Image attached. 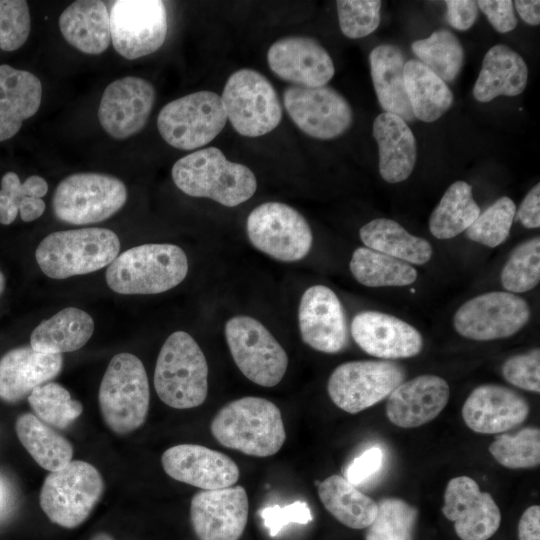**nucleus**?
I'll use <instances>...</instances> for the list:
<instances>
[{
  "label": "nucleus",
  "instance_id": "obj_35",
  "mask_svg": "<svg viewBox=\"0 0 540 540\" xmlns=\"http://www.w3.org/2000/svg\"><path fill=\"white\" fill-rule=\"evenodd\" d=\"M406 93L415 118L434 122L445 114L453 103L447 84L418 60L405 63Z\"/></svg>",
  "mask_w": 540,
  "mask_h": 540
},
{
  "label": "nucleus",
  "instance_id": "obj_16",
  "mask_svg": "<svg viewBox=\"0 0 540 540\" xmlns=\"http://www.w3.org/2000/svg\"><path fill=\"white\" fill-rule=\"evenodd\" d=\"M283 101L297 127L316 139L339 137L353 122V112L348 101L327 85L288 86L283 92Z\"/></svg>",
  "mask_w": 540,
  "mask_h": 540
},
{
  "label": "nucleus",
  "instance_id": "obj_33",
  "mask_svg": "<svg viewBox=\"0 0 540 540\" xmlns=\"http://www.w3.org/2000/svg\"><path fill=\"white\" fill-rule=\"evenodd\" d=\"M359 236L366 247L409 264L423 265L433 254L429 241L388 218L369 221L360 228Z\"/></svg>",
  "mask_w": 540,
  "mask_h": 540
},
{
  "label": "nucleus",
  "instance_id": "obj_3",
  "mask_svg": "<svg viewBox=\"0 0 540 540\" xmlns=\"http://www.w3.org/2000/svg\"><path fill=\"white\" fill-rule=\"evenodd\" d=\"M188 259L175 244L154 243L132 247L108 266V287L119 294H158L179 285L187 276Z\"/></svg>",
  "mask_w": 540,
  "mask_h": 540
},
{
  "label": "nucleus",
  "instance_id": "obj_49",
  "mask_svg": "<svg viewBox=\"0 0 540 540\" xmlns=\"http://www.w3.org/2000/svg\"><path fill=\"white\" fill-rule=\"evenodd\" d=\"M1 190L4 191L19 211L21 201L26 197L42 198L48 191L46 180L38 175L28 177L20 182L15 172H7L1 180Z\"/></svg>",
  "mask_w": 540,
  "mask_h": 540
},
{
  "label": "nucleus",
  "instance_id": "obj_14",
  "mask_svg": "<svg viewBox=\"0 0 540 540\" xmlns=\"http://www.w3.org/2000/svg\"><path fill=\"white\" fill-rule=\"evenodd\" d=\"M530 315L525 299L507 291H491L464 302L454 313L453 326L467 339L491 341L515 335Z\"/></svg>",
  "mask_w": 540,
  "mask_h": 540
},
{
  "label": "nucleus",
  "instance_id": "obj_5",
  "mask_svg": "<svg viewBox=\"0 0 540 540\" xmlns=\"http://www.w3.org/2000/svg\"><path fill=\"white\" fill-rule=\"evenodd\" d=\"M160 400L175 409L198 407L208 393V365L195 339L184 331L172 333L162 345L154 371Z\"/></svg>",
  "mask_w": 540,
  "mask_h": 540
},
{
  "label": "nucleus",
  "instance_id": "obj_32",
  "mask_svg": "<svg viewBox=\"0 0 540 540\" xmlns=\"http://www.w3.org/2000/svg\"><path fill=\"white\" fill-rule=\"evenodd\" d=\"M94 331L92 317L82 309L67 307L43 320L30 336V346L46 354H62L82 348Z\"/></svg>",
  "mask_w": 540,
  "mask_h": 540
},
{
  "label": "nucleus",
  "instance_id": "obj_9",
  "mask_svg": "<svg viewBox=\"0 0 540 540\" xmlns=\"http://www.w3.org/2000/svg\"><path fill=\"white\" fill-rule=\"evenodd\" d=\"M226 121L221 96L198 91L167 103L159 112L157 128L170 146L193 150L211 142Z\"/></svg>",
  "mask_w": 540,
  "mask_h": 540
},
{
  "label": "nucleus",
  "instance_id": "obj_53",
  "mask_svg": "<svg viewBox=\"0 0 540 540\" xmlns=\"http://www.w3.org/2000/svg\"><path fill=\"white\" fill-rule=\"evenodd\" d=\"M515 215L525 228L540 227V183H537L526 194Z\"/></svg>",
  "mask_w": 540,
  "mask_h": 540
},
{
  "label": "nucleus",
  "instance_id": "obj_23",
  "mask_svg": "<svg viewBox=\"0 0 540 540\" xmlns=\"http://www.w3.org/2000/svg\"><path fill=\"white\" fill-rule=\"evenodd\" d=\"M267 61L276 76L299 86H324L335 73L329 53L310 37L291 36L276 41L268 50Z\"/></svg>",
  "mask_w": 540,
  "mask_h": 540
},
{
  "label": "nucleus",
  "instance_id": "obj_54",
  "mask_svg": "<svg viewBox=\"0 0 540 540\" xmlns=\"http://www.w3.org/2000/svg\"><path fill=\"white\" fill-rule=\"evenodd\" d=\"M519 540H540V506L532 505L522 514L518 525Z\"/></svg>",
  "mask_w": 540,
  "mask_h": 540
},
{
  "label": "nucleus",
  "instance_id": "obj_43",
  "mask_svg": "<svg viewBox=\"0 0 540 540\" xmlns=\"http://www.w3.org/2000/svg\"><path fill=\"white\" fill-rule=\"evenodd\" d=\"M493 458L509 469H527L540 464V430L526 427L514 435L501 434L489 445Z\"/></svg>",
  "mask_w": 540,
  "mask_h": 540
},
{
  "label": "nucleus",
  "instance_id": "obj_24",
  "mask_svg": "<svg viewBox=\"0 0 540 540\" xmlns=\"http://www.w3.org/2000/svg\"><path fill=\"white\" fill-rule=\"evenodd\" d=\"M530 413L528 401L498 384H483L471 391L462 406L466 426L480 434H496L523 423Z\"/></svg>",
  "mask_w": 540,
  "mask_h": 540
},
{
  "label": "nucleus",
  "instance_id": "obj_34",
  "mask_svg": "<svg viewBox=\"0 0 540 540\" xmlns=\"http://www.w3.org/2000/svg\"><path fill=\"white\" fill-rule=\"evenodd\" d=\"M317 488L326 510L349 528H367L377 514V503L343 476L331 475L320 481Z\"/></svg>",
  "mask_w": 540,
  "mask_h": 540
},
{
  "label": "nucleus",
  "instance_id": "obj_28",
  "mask_svg": "<svg viewBox=\"0 0 540 540\" xmlns=\"http://www.w3.org/2000/svg\"><path fill=\"white\" fill-rule=\"evenodd\" d=\"M42 84L26 70L0 65V142L13 137L24 120L38 111Z\"/></svg>",
  "mask_w": 540,
  "mask_h": 540
},
{
  "label": "nucleus",
  "instance_id": "obj_30",
  "mask_svg": "<svg viewBox=\"0 0 540 540\" xmlns=\"http://www.w3.org/2000/svg\"><path fill=\"white\" fill-rule=\"evenodd\" d=\"M59 27L65 40L85 54H101L111 41L109 12L99 0L71 3L61 13Z\"/></svg>",
  "mask_w": 540,
  "mask_h": 540
},
{
  "label": "nucleus",
  "instance_id": "obj_37",
  "mask_svg": "<svg viewBox=\"0 0 540 540\" xmlns=\"http://www.w3.org/2000/svg\"><path fill=\"white\" fill-rule=\"evenodd\" d=\"M480 214L472 187L465 181L451 184L429 218L431 234L441 240L451 239L466 231Z\"/></svg>",
  "mask_w": 540,
  "mask_h": 540
},
{
  "label": "nucleus",
  "instance_id": "obj_10",
  "mask_svg": "<svg viewBox=\"0 0 540 540\" xmlns=\"http://www.w3.org/2000/svg\"><path fill=\"white\" fill-rule=\"evenodd\" d=\"M227 119L240 135L259 137L274 130L282 119L277 92L258 71L248 68L231 74L222 92Z\"/></svg>",
  "mask_w": 540,
  "mask_h": 540
},
{
  "label": "nucleus",
  "instance_id": "obj_29",
  "mask_svg": "<svg viewBox=\"0 0 540 540\" xmlns=\"http://www.w3.org/2000/svg\"><path fill=\"white\" fill-rule=\"evenodd\" d=\"M528 68L523 58L509 46L497 44L485 54L473 88V96L480 102L494 98L517 96L527 84Z\"/></svg>",
  "mask_w": 540,
  "mask_h": 540
},
{
  "label": "nucleus",
  "instance_id": "obj_59",
  "mask_svg": "<svg viewBox=\"0 0 540 540\" xmlns=\"http://www.w3.org/2000/svg\"><path fill=\"white\" fill-rule=\"evenodd\" d=\"M5 288V277L0 269V294L4 291Z\"/></svg>",
  "mask_w": 540,
  "mask_h": 540
},
{
  "label": "nucleus",
  "instance_id": "obj_55",
  "mask_svg": "<svg viewBox=\"0 0 540 540\" xmlns=\"http://www.w3.org/2000/svg\"><path fill=\"white\" fill-rule=\"evenodd\" d=\"M521 19L532 26L540 24V1L517 0L513 2Z\"/></svg>",
  "mask_w": 540,
  "mask_h": 540
},
{
  "label": "nucleus",
  "instance_id": "obj_58",
  "mask_svg": "<svg viewBox=\"0 0 540 540\" xmlns=\"http://www.w3.org/2000/svg\"><path fill=\"white\" fill-rule=\"evenodd\" d=\"M90 540H113V538L107 533H97Z\"/></svg>",
  "mask_w": 540,
  "mask_h": 540
},
{
  "label": "nucleus",
  "instance_id": "obj_15",
  "mask_svg": "<svg viewBox=\"0 0 540 540\" xmlns=\"http://www.w3.org/2000/svg\"><path fill=\"white\" fill-rule=\"evenodd\" d=\"M114 49L134 60L157 51L167 35V11L160 0H117L109 13Z\"/></svg>",
  "mask_w": 540,
  "mask_h": 540
},
{
  "label": "nucleus",
  "instance_id": "obj_18",
  "mask_svg": "<svg viewBox=\"0 0 540 540\" xmlns=\"http://www.w3.org/2000/svg\"><path fill=\"white\" fill-rule=\"evenodd\" d=\"M248 509V496L240 485L202 490L191 500V524L199 540H238L247 524Z\"/></svg>",
  "mask_w": 540,
  "mask_h": 540
},
{
  "label": "nucleus",
  "instance_id": "obj_47",
  "mask_svg": "<svg viewBox=\"0 0 540 540\" xmlns=\"http://www.w3.org/2000/svg\"><path fill=\"white\" fill-rule=\"evenodd\" d=\"M504 379L515 387L540 392V350L532 349L529 352L509 357L501 368Z\"/></svg>",
  "mask_w": 540,
  "mask_h": 540
},
{
  "label": "nucleus",
  "instance_id": "obj_57",
  "mask_svg": "<svg viewBox=\"0 0 540 540\" xmlns=\"http://www.w3.org/2000/svg\"><path fill=\"white\" fill-rule=\"evenodd\" d=\"M18 213V209L8 195L0 189V223L3 225L11 224L16 219Z\"/></svg>",
  "mask_w": 540,
  "mask_h": 540
},
{
  "label": "nucleus",
  "instance_id": "obj_31",
  "mask_svg": "<svg viewBox=\"0 0 540 540\" xmlns=\"http://www.w3.org/2000/svg\"><path fill=\"white\" fill-rule=\"evenodd\" d=\"M370 71L378 101L384 112L406 122L415 119L405 88V58L401 49L392 44L376 46L369 55Z\"/></svg>",
  "mask_w": 540,
  "mask_h": 540
},
{
  "label": "nucleus",
  "instance_id": "obj_52",
  "mask_svg": "<svg viewBox=\"0 0 540 540\" xmlns=\"http://www.w3.org/2000/svg\"><path fill=\"white\" fill-rule=\"evenodd\" d=\"M445 4L446 20L451 27L465 31L473 26L478 16L477 1L448 0Z\"/></svg>",
  "mask_w": 540,
  "mask_h": 540
},
{
  "label": "nucleus",
  "instance_id": "obj_40",
  "mask_svg": "<svg viewBox=\"0 0 540 540\" xmlns=\"http://www.w3.org/2000/svg\"><path fill=\"white\" fill-rule=\"evenodd\" d=\"M35 416L57 429H65L83 412V405L73 400L69 391L55 382L36 387L27 397Z\"/></svg>",
  "mask_w": 540,
  "mask_h": 540
},
{
  "label": "nucleus",
  "instance_id": "obj_11",
  "mask_svg": "<svg viewBox=\"0 0 540 540\" xmlns=\"http://www.w3.org/2000/svg\"><path fill=\"white\" fill-rule=\"evenodd\" d=\"M225 338L232 358L253 383L273 387L284 377L288 356L271 332L257 319L239 315L225 324Z\"/></svg>",
  "mask_w": 540,
  "mask_h": 540
},
{
  "label": "nucleus",
  "instance_id": "obj_39",
  "mask_svg": "<svg viewBox=\"0 0 540 540\" xmlns=\"http://www.w3.org/2000/svg\"><path fill=\"white\" fill-rule=\"evenodd\" d=\"M412 51L444 82H453L464 63V49L459 39L447 29H438L429 37L416 40Z\"/></svg>",
  "mask_w": 540,
  "mask_h": 540
},
{
  "label": "nucleus",
  "instance_id": "obj_41",
  "mask_svg": "<svg viewBox=\"0 0 540 540\" xmlns=\"http://www.w3.org/2000/svg\"><path fill=\"white\" fill-rule=\"evenodd\" d=\"M504 289L510 293H524L540 281V238L534 237L518 244L504 264L501 275Z\"/></svg>",
  "mask_w": 540,
  "mask_h": 540
},
{
  "label": "nucleus",
  "instance_id": "obj_26",
  "mask_svg": "<svg viewBox=\"0 0 540 540\" xmlns=\"http://www.w3.org/2000/svg\"><path fill=\"white\" fill-rule=\"evenodd\" d=\"M62 354L35 351L30 345L9 350L0 359V399L17 403L61 371Z\"/></svg>",
  "mask_w": 540,
  "mask_h": 540
},
{
  "label": "nucleus",
  "instance_id": "obj_13",
  "mask_svg": "<svg viewBox=\"0 0 540 540\" xmlns=\"http://www.w3.org/2000/svg\"><path fill=\"white\" fill-rule=\"evenodd\" d=\"M405 377V369L390 360L349 361L333 370L327 391L337 407L355 414L388 397Z\"/></svg>",
  "mask_w": 540,
  "mask_h": 540
},
{
  "label": "nucleus",
  "instance_id": "obj_21",
  "mask_svg": "<svg viewBox=\"0 0 540 540\" xmlns=\"http://www.w3.org/2000/svg\"><path fill=\"white\" fill-rule=\"evenodd\" d=\"M351 335L367 354L384 360L411 358L423 349V337L411 324L387 313L367 310L356 314Z\"/></svg>",
  "mask_w": 540,
  "mask_h": 540
},
{
  "label": "nucleus",
  "instance_id": "obj_36",
  "mask_svg": "<svg viewBox=\"0 0 540 540\" xmlns=\"http://www.w3.org/2000/svg\"><path fill=\"white\" fill-rule=\"evenodd\" d=\"M15 431L21 444L43 469L57 471L72 461V444L34 414L19 415Z\"/></svg>",
  "mask_w": 540,
  "mask_h": 540
},
{
  "label": "nucleus",
  "instance_id": "obj_46",
  "mask_svg": "<svg viewBox=\"0 0 540 540\" xmlns=\"http://www.w3.org/2000/svg\"><path fill=\"white\" fill-rule=\"evenodd\" d=\"M31 28L29 7L24 0H0V49L14 51L28 39Z\"/></svg>",
  "mask_w": 540,
  "mask_h": 540
},
{
  "label": "nucleus",
  "instance_id": "obj_4",
  "mask_svg": "<svg viewBox=\"0 0 540 540\" xmlns=\"http://www.w3.org/2000/svg\"><path fill=\"white\" fill-rule=\"evenodd\" d=\"M119 251L120 241L112 230L89 227L47 235L36 248L35 258L45 275L65 279L109 266Z\"/></svg>",
  "mask_w": 540,
  "mask_h": 540
},
{
  "label": "nucleus",
  "instance_id": "obj_48",
  "mask_svg": "<svg viewBox=\"0 0 540 540\" xmlns=\"http://www.w3.org/2000/svg\"><path fill=\"white\" fill-rule=\"evenodd\" d=\"M260 516L264 527L272 537L276 536L288 524H307L313 519L311 510L304 501H295L285 506L265 507L260 511Z\"/></svg>",
  "mask_w": 540,
  "mask_h": 540
},
{
  "label": "nucleus",
  "instance_id": "obj_22",
  "mask_svg": "<svg viewBox=\"0 0 540 540\" xmlns=\"http://www.w3.org/2000/svg\"><path fill=\"white\" fill-rule=\"evenodd\" d=\"M161 463L165 473L174 480L202 490L233 486L240 474L237 464L229 456L197 444L168 448Z\"/></svg>",
  "mask_w": 540,
  "mask_h": 540
},
{
  "label": "nucleus",
  "instance_id": "obj_25",
  "mask_svg": "<svg viewBox=\"0 0 540 540\" xmlns=\"http://www.w3.org/2000/svg\"><path fill=\"white\" fill-rule=\"evenodd\" d=\"M448 382L434 374L403 381L387 397L389 421L401 428H416L435 419L449 401Z\"/></svg>",
  "mask_w": 540,
  "mask_h": 540
},
{
  "label": "nucleus",
  "instance_id": "obj_56",
  "mask_svg": "<svg viewBox=\"0 0 540 540\" xmlns=\"http://www.w3.org/2000/svg\"><path fill=\"white\" fill-rule=\"evenodd\" d=\"M45 210V202L42 198L26 197L19 205L20 217L25 222H31L39 218Z\"/></svg>",
  "mask_w": 540,
  "mask_h": 540
},
{
  "label": "nucleus",
  "instance_id": "obj_7",
  "mask_svg": "<svg viewBox=\"0 0 540 540\" xmlns=\"http://www.w3.org/2000/svg\"><path fill=\"white\" fill-rule=\"evenodd\" d=\"M103 492L100 472L88 462L75 460L46 476L39 502L51 522L75 528L89 517Z\"/></svg>",
  "mask_w": 540,
  "mask_h": 540
},
{
  "label": "nucleus",
  "instance_id": "obj_27",
  "mask_svg": "<svg viewBox=\"0 0 540 540\" xmlns=\"http://www.w3.org/2000/svg\"><path fill=\"white\" fill-rule=\"evenodd\" d=\"M373 136L379 151V172L388 183H399L412 173L416 159V139L407 122L383 112L373 123Z\"/></svg>",
  "mask_w": 540,
  "mask_h": 540
},
{
  "label": "nucleus",
  "instance_id": "obj_45",
  "mask_svg": "<svg viewBox=\"0 0 540 540\" xmlns=\"http://www.w3.org/2000/svg\"><path fill=\"white\" fill-rule=\"evenodd\" d=\"M336 6L340 29L350 39L368 36L380 24V0H338Z\"/></svg>",
  "mask_w": 540,
  "mask_h": 540
},
{
  "label": "nucleus",
  "instance_id": "obj_12",
  "mask_svg": "<svg viewBox=\"0 0 540 540\" xmlns=\"http://www.w3.org/2000/svg\"><path fill=\"white\" fill-rule=\"evenodd\" d=\"M246 230L253 247L278 261H299L312 248L313 235L306 219L281 202H265L254 208Z\"/></svg>",
  "mask_w": 540,
  "mask_h": 540
},
{
  "label": "nucleus",
  "instance_id": "obj_50",
  "mask_svg": "<svg viewBox=\"0 0 540 540\" xmlns=\"http://www.w3.org/2000/svg\"><path fill=\"white\" fill-rule=\"evenodd\" d=\"M383 459V450L378 446H373L353 459L345 471V478L351 484L359 485L380 470Z\"/></svg>",
  "mask_w": 540,
  "mask_h": 540
},
{
  "label": "nucleus",
  "instance_id": "obj_44",
  "mask_svg": "<svg viewBox=\"0 0 540 540\" xmlns=\"http://www.w3.org/2000/svg\"><path fill=\"white\" fill-rule=\"evenodd\" d=\"M515 213L514 201L507 196H502L479 214L466 230V235L474 242L495 248L508 238Z\"/></svg>",
  "mask_w": 540,
  "mask_h": 540
},
{
  "label": "nucleus",
  "instance_id": "obj_42",
  "mask_svg": "<svg viewBox=\"0 0 540 540\" xmlns=\"http://www.w3.org/2000/svg\"><path fill=\"white\" fill-rule=\"evenodd\" d=\"M377 505V514L367 527L366 540H411L416 508L395 497L384 498Z\"/></svg>",
  "mask_w": 540,
  "mask_h": 540
},
{
  "label": "nucleus",
  "instance_id": "obj_19",
  "mask_svg": "<svg viewBox=\"0 0 540 540\" xmlns=\"http://www.w3.org/2000/svg\"><path fill=\"white\" fill-rule=\"evenodd\" d=\"M444 516L461 540H487L498 530L501 512L493 497L468 476L452 478L444 492Z\"/></svg>",
  "mask_w": 540,
  "mask_h": 540
},
{
  "label": "nucleus",
  "instance_id": "obj_17",
  "mask_svg": "<svg viewBox=\"0 0 540 540\" xmlns=\"http://www.w3.org/2000/svg\"><path fill=\"white\" fill-rule=\"evenodd\" d=\"M156 92L147 80L126 76L105 88L98 119L104 131L115 139H126L146 125L155 102Z\"/></svg>",
  "mask_w": 540,
  "mask_h": 540
},
{
  "label": "nucleus",
  "instance_id": "obj_2",
  "mask_svg": "<svg viewBox=\"0 0 540 540\" xmlns=\"http://www.w3.org/2000/svg\"><path fill=\"white\" fill-rule=\"evenodd\" d=\"M171 175L185 194L209 198L226 207L249 200L257 188L252 170L227 160L216 147L203 148L180 158L174 163Z\"/></svg>",
  "mask_w": 540,
  "mask_h": 540
},
{
  "label": "nucleus",
  "instance_id": "obj_1",
  "mask_svg": "<svg viewBox=\"0 0 540 540\" xmlns=\"http://www.w3.org/2000/svg\"><path fill=\"white\" fill-rule=\"evenodd\" d=\"M210 429L224 447L256 457L276 454L286 439L280 409L262 397L247 396L227 403L213 417Z\"/></svg>",
  "mask_w": 540,
  "mask_h": 540
},
{
  "label": "nucleus",
  "instance_id": "obj_6",
  "mask_svg": "<svg viewBox=\"0 0 540 540\" xmlns=\"http://www.w3.org/2000/svg\"><path fill=\"white\" fill-rule=\"evenodd\" d=\"M98 403L105 424L118 435L145 423L150 391L145 367L137 356L125 352L111 359L99 386Z\"/></svg>",
  "mask_w": 540,
  "mask_h": 540
},
{
  "label": "nucleus",
  "instance_id": "obj_38",
  "mask_svg": "<svg viewBox=\"0 0 540 540\" xmlns=\"http://www.w3.org/2000/svg\"><path fill=\"white\" fill-rule=\"evenodd\" d=\"M350 271L367 287H402L417 280V270L409 263L368 247H358L352 254Z\"/></svg>",
  "mask_w": 540,
  "mask_h": 540
},
{
  "label": "nucleus",
  "instance_id": "obj_20",
  "mask_svg": "<svg viewBox=\"0 0 540 540\" xmlns=\"http://www.w3.org/2000/svg\"><path fill=\"white\" fill-rule=\"evenodd\" d=\"M300 335L312 349L334 354L348 341L343 306L335 292L324 285H313L303 293L298 310Z\"/></svg>",
  "mask_w": 540,
  "mask_h": 540
},
{
  "label": "nucleus",
  "instance_id": "obj_8",
  "mask_svg": "<svg viewBox=\"0 0 540 540\" xmlns=\"http://www.w3.org/2000/svg\"><path fill=\"white\" fill-rule=\"evenodd\" d=\"M126 200L127 188L120 179L103 173H75L57 185L52 206L60 221L86 225L110 218Z\"/></svg>",
  "mask_w": 540,
  "mask_h": 540
},
{
  "label": "nucleus",
  "instance_id": "obj_51",
  "mask_svg": "<svg viewBox=\"0 0 540 540\" xmlns=\"http://www.w3.org/2000/svg\"><path fill=\"white\" fill-rule=\"evenodd\" d=\"M477 5L497 32L507 33L517 26L518 21L512 1L480 0L477 1Z\"/></svg>",
  "mask_w": 540,
  "mask_h": 540
}]
</instances>
